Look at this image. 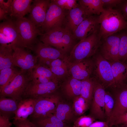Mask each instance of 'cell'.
<instances>
[{"label": "cell", "instance_id": "f6af8a7d", "mask_svg": "<svg viewBox=\"0 0 127 127\" xmlns=\"http://www.w3.org/2000/svg\"><path fill=\"white\" fill-rule=\"evenodd\" d=\"M109 127L106 122L100 121L94 122L89 127Z\"/></svg>", "mask_w": 127, "mask_h": 127}, {"label": "cell", "instance_id": "4fadbf2b", "mask_svg": "<svg viewBox=\"0 0 127 127\" xmlns=\"http://www.w3.org/2000/svg\"><path fill=\"white\" fill-rule=\"evenodd\" d=\"M100 27L99 16L93 15L84 20L73 33L75 39L82 40L99 32Z\"/></svg>", "mask_w": 127, "mask_h": 127}, {"label": "cell", "instance_id": "9a60e30c", "mask_svg": "<svg viewBox=\"0 0 127 127\" xmlns=\"http://www.w3.org/2000/svg\"><path fill=\"white\" fill-rule=\"evenodd\" d=\"M50 2L49 0H35L32 4L28 18L41 31Z\"/></svg>", "mask_w": 127, "mask_h": 127}, {"label": "cell", "instance_id": "ee69618b", "mask_svg": "<svg viewBox=\"0 0 127 127\" xmlns=\"http://www.w3.org/2000/svg\"><path fill=\"white\" fill-rule=\"evenodd\" d=\"M119 10L121 12L125 19L127 20V0L124 1L119 5Z\"/></svg>", "mask_w": 127, "mask_h": 127}, {"label": "cell", "instance_id": "d590c367", "mask_svg": "<svg viewBox=\"0 0 127 127\" xmlns=\"http://www.w3.org/2000/svg\"><path fill=\"white\" fill-rule=\"evenodd\" d=\"M95 120L91 116H82L75 119L72 127H89Z\"/></svg>", "mask_w": 127, "mask_h": 127}, {"label": "cell", "instance_id": "60d3db41", "mask_svg": "<svg viewBox=\"0 0 127 127\" xmlns=\"http://www.w3.org/2000/svg\"><path fill=\"white\" fill-rule=\"evenodd\" d=\"M103 7L106 8H112L119 5L124 0H102Z\"/></svg>", "mask_w": 127, "mask_h": 127}, {"label": "cell", "instance_id": "277c9868", "mask_svg": "<svg viewBox=\"0 0 127 127\" xmlns=\"http://www.w3.org/2000/svg\"><path fill=\"white\" fill-rule=\"evenodd\" d=\"M22 71L0 91V97L11 98L18 101L24 97L26 88L31 80L28 72Z\"/></svg>", "mask_w": 127, "mask_h": 127}, {"label": "cell", "instance_id": "4316f807", "mask_svg": "<svg viewBox=\"0 0 127 127\" xmlns=\"http://www.w3.org/2000/svg\"><path fill=\"white\" fill-rule=\"evenodd\" d=\"M0 114L8 118L15 115L19 101L11 98L0 97Z\"/></svg>", "mask_w": 127, "mask_h": 127}, {"label": "cell", "instance_id": "603a6c76", "mask_svg": "<svg viewBox=\"0 0 127 127\" xmlns=\"http://www.w3.org/2000/svg\"><path fill=\"white\" fill-rule=\"evenodd\" d=\"M81 81L70 76L68 77L62 84V91L67 97L74 99L80 95Z\"/></svg>", "mask_w": 127, "mask_h": 127}, {"label": "cell", "instance_id": "bcb514c9", "mask_svg": "<svg viewBox=\"0 0 127 127\" xmlns=\"http://www.w3.org/2000/svg\"><path fill=\"white\" fill-rule=\"evenodd\" d=\"M9 16L7 13L4 10L0 8V21L4 20V21L8 20Z\"/></svg>", "mask_w": 127, "mask_h": 127}, {"label": "cell", "instance_id": "681fc988", "mask_svg": "<svg viewBox=\"0 0 127 127\" xmlns=\"http://www.w3.org/2000/svg\"><path fill=\"white\" fill-rule=\"evenodd\" d=\"M70 127V126H69V127Z\"/></svg>", "mask_w": 127, "mask_h": 127}, {"label": "cell", "instance_id": "ac0fdd59", "mask_svg": "<svg viewBox=\"0 0 127 127\" xmlns=\"http://www.w3.org/2000/svg\"><path fill=\"white\" fill-rule=\"evenodd\" d=\"M118 88L114 106L106 122L108 123L118 116L127 112V82Z\"/></svg>", "mask_w": 127, "mask_h": 127}, {"label": "cell", "instance_id": "5bb4252c", "mask_svg": "<svg viewBox=\"0 0 127 127\" xmlns=\"http://www.w3.org/2000/svg\"><path fill=\"white\" fill-rule=\"evenodd\" d=\"M58 86V80L45 83H37L31 80L25 90L24 97L36 99L38 97L55 92Z\"/></svg>", "mask_w": 127, "mask_h": 127}, {"label": "cell", "instance_id": "7dc6e473", "mask_svg": "<svg viewBox=\"0 0 127 127\" xmlns=\"http://www.w3.org/2000/svg\"><path fill=\"white\" fill-rule=\"evenodd\" d=\"M119 127H127V125L122 124L119 125Z\"/></svg>", "mask_w": 127, "mask_h": 127}, {"label": "cell", "instance_id": "30bf717a", "mask_svg": "<svg viewBox=\"0 0 127 127\" xmlns=\"http://www.w3.org/2000/svg\"><path fill=\"white\" fill-rule=\"evenodd\" d=\"M105 91L103 86L95 79L94 91L90 113L95 119L105 121L104 101Z\"/></svg>", "mask_w": 127, "mask_h": 127}, {"label": "cell", "instance_id": "d6986e66", "mask_svg": "<svg viewBox=\"0 0 127 127\" xmlns=\"http://www.w3.org/2000/svg\"><path fill=\"white\" fill-rule=\"evenodd\" d=\"M89 16L79 4L77 7L67 12L64 27L73 33L80 24Z\"/></svg>", "mask_w": 127, "mask_h": 127}, {"label": "cell", "instance_id": "44dd1931", "mask_svg": "<svg viewBox=\"0 0 127 127\" xmlns=\"http://www.w3.org/2000/svg\"><path fill=\"white\" fill-rule=\"evenodd\" d=\"M110 63L115 86L119 87L127 82V63L119 61Z\"/></svg>", "mask_w": 127, "mask_h": 127}, {"label": "cell", "instance_id": "5b68a950", "mask_svg": "<svg viewBox=\"0 0 127 127\" xmlns=\"http://www.w3.org/2000/svg\"><path fill=\"white\" fill-rule=\"evenodd\" d=\"M13 20L25 48L30 49L38 41V36L43 33L28 18L23 17Z\"/></svg>", "mask_w": 127, "mask_h": 127}, {"label": "cell", "instance_id": "f1b7e54d", "mask_svg": "<svg viewBox=\"0 0 127 127\" xmlns=\"http://www.w3.org/2000/svg\"><path fill=\"white\" fill-rule=\"evenodd\" d=\"M13 50L8 46H0V70L14 67L13 58Z\"/></svg>", "mask_w": 127, "mask_h": 127}, {"label": "cell", "instance_id": "f907efd6", "mask_svg": "<svg viewBox=\"0 0 127 127\" xmlns=\"http://www.w3.org/2000/svg\"></svg>", "mask_w": 127, "mask_h": 127}, {"label": "cell", "instance_id": "83f0119b", "mask_svg": "<svg viewBox=\"0 0 127 127\" xmlns=\"http://www.w3.org/2000/svg\"><path fill=\"white\" fill-rule=\"evenodd\" d=\"M67 57L64 59L55 60L50 63L48 65L52 71L59 79L69 75Z\"/></svg>", "mask_w": 127, "mask_h": 127}, {"label": "cell", "instance_id": "e575fe53", "mask_svg": "<svg viewBox=\"0 0 127 127\" xmlns=\"http://www.w3.org/2000/svg\"><path fill=\"white\" fill-rule=\"evenodd\" d=\"M59 7L65 10L69 11L77 7L79 4L76 0H52Z\"/></svg>", "mask_w": 127, "mask_h": 127}, {"label": "cell", "instance_id": "1f68e13d", "mask_svg": "<svg viewBox=\"0 0 127 127\" xmlns=\"http://www.w3.org/2000/svg\"><path fill=\"white\" fill-rule=\"evenodd\" d=\"M28 72L43 76L53 81L58 80L59 79L49 67L38 64H37L33 68Z\"/></svg>", "mask_w": 127, "mask_h": 127}, {"label": "cell", "instance_id": "ba28073f", "mask_svg": "<svg viewBox=\"0 0 127 127\" xmlns=\"http://www.w3.org/2000/svg\"><path fill=\"white\" fill-rule=\"evenodd\" d=\"M68 11L61 8L51 0L45 21L41 29L42 33L51 30L64 27Z\"/></svg>", "mask_w": 127, "mask_h": 127}, {"label": "cell", "instance_id": "9c48e42d", "mask_svg": "<svg viewBox=\"0 0 127 127\" xmlns=\"http://www.w3.org/2000/svg\"><path fill=\"white\" fill-rule=\"evenodd\" d=\"M35 110L31 119L54 113L60 102V96L55 92L40 96L36 99Z\"/></svg>", "mask_w": 127, "mask_h": 127}, {"label": "cell", "instance_id": "484cf974", "mask_svg": "<svg viewBox=\"0 0 127 127\" xmlns=\"http://www.w3.org/2000/svg\"><path fill=\"white\" fill-rule=\"evenodd\" d=\"M54 114L58 119L67 124L74 123L75 120L72 108L67 103L60 101Z\"/></svg>", "mask_w": 127, "mask_h": 127}, {"label": "cell", "instance_id": "f546056e", "mask_svg": "<svg viewBox=\"0 0 127 127\" xmlns=\"http://www.w3.org/2000/svg\"><path fill=\"white\" fill-rule=\"evenodd\" d=\"M22 71L14 67L4 68L0 70V91L10 83Z\"/></svg>", "mask_w": 127, "mask_h": 127}, {"label": "cell", "instance_id": "b9f144b4", "mask_svg": "<svg viewBox=\"0 0 127 127\" xmlns=\"http://www.w3.org/2000/svg\"><path fill=\"white\" fill-rule=\"evenodd\" d=\"M12 0H0V8L5 11L10 16Z\"/></svg>", "mask_w": 127, "mask_h": 127}, {"label": "cell", "instance_id": "f35d334b", "mask_svg": "<svg viewBox=\"0 0 127 127\" xmlns=\"http://www.w3.org/2000/svg\"><path fill=\"white\" fill-rule=\"evenodd\" d=\"M28 72L31 80L35 83H45L54 81L49 78L40 75L30 72Z\"/></svg>", "mask_w": 127, "mask_h": 127}, {"label": "cell", "instance_id": "cb8c5ba5", "mask_svg": "<svg viewBox=\"0 0 127 127\" xmlns=\"http://www.w3.org/2000/svg\"><path fill=\"white\" fill-rule=\"evenodd\" d=\"M38 127H68L67 124L58 119L54 113L34 119L31 121Z\"/></svg>", "mask_w": 127, "mask_h": 127}, {"label": "cell", "instance_id": "7402d4cb", "mask_svg": "<svg viewBox=\"0 0 127 127\" xmlns=\"http://www.w3.org/2000/svg\"><path fill=\"white\" fill-rule=\"evenodd\" d=\"M32 0H13L11 4V13L12 18L17 19L24 17L30 13L31 7Z\"/></svg>", "mask_w": 127, "mask_h": 127}, {"label": "cell", "instance_id": "e0dca14e", "mask_svg": "<svg viewBox=\"0 0 127 127\" xmlns=\"http://www.w3.org/2000/svg\"><path fill=\"white\" fill-rule=\"evenodd\" d=\"M103 39L101 49L102 55L107 60L119 61L120 34H113Z\"/></svg>", "mask_w": 127, "mask_h": 127}, {"label": "cell", "instance_id": "8992f818", "mask_svg": "<svg viewBox=\"0 0 127 127\" xmlns=\"http://www.w3.org/2000/svg\"><path fill=\"white\" fill-rule=\"evenodd\" d=\"M0 46L12 49L16 47L25 48L22 38L11 18L0 23Z\"/></svg>", "mask_w": 127, "mask_h": 127}, {"label": "cell", "instance_id": "3957f363", "mask_svg": "<svg viewBox=\"0 0 127 127\" xmlns=\"http://www.w3.org/2000/svg\"><path fill=\"white\" fill-rule=\"evenodd\" d=\"M98 33L93 34L76 44L67 57V63L78 62L94 55L101 43Z\"/></svg>", "mask_w": 127, "mask_h": 127}, {"label": "cell", "instance_id": "4dcf8cb0", "mask_svg": "<svg viewBox=\"0 0 127 127\" xmlns=\"http://www.w3.org/2000/svg\"><path fill=\"white\" fill-rule=\"evenodd\" d=\"M95 79L89 78L81 81L80 96L89 104L92 100L94 91Z\"/></svg>", "mask_w": 127, "mask_h": 127}, {"label": "cell", "instance_id": "2e32d148", "mask_svg": "<svg viewBox=\"0 0 127 127\" xmlns=\"http://www.w3.org/2000/svg\"><path fill=\"white\" fill-rule=\"evenodd\" d=\"M67 63L69 74L81 81L90 78L94 69V64L88 59L77 63Z\"/></svg>", "mask_w": 127, "mask_h": 127}, {"label": "cell", "instance_id": "d6a6232c", "mask_svg": "<svg viewBox=\"0 0 127 127\" xmlns=\"http://www.w3.org/2000/svg\"><path fill=\"white\" fill-rule=\"evenodd\" d=\"M119 46V61L127 63V32L120 34Z\"/></svg>", "mask_w": 127, "mask_h": 127}, {"label": "cell", "instance_id": "7a4b0ae2", "mask_svg": "<svg viewBox=\"0 0 127 127\" xmlns=\"http://www.w3.org/2000/svg\"><path fill=\"white\" fill-rule=\"evenodd\" d=\"M40 40L67 55L76 44V40L72 33L64 27L51 30L43 33L40 36Z\"/></svg>", "mask_w": 127, "mask_h": 127}, {"label": "cell", "instance_id": "ab89813d", "mask_svg": "<svg viewBox=\"0 0 127 127\" xmlns=\"http://www.w3.org/2000/svg\"><path fill=\"white\" fill-rule=\"evenodd\" d=\"M15 127H38L28 119L24 120H13Z\"/></svg>", "mask_w": 127, "mask_h": 127}, {"label": "cell", "instance_id": "ffe728a7", "mask_svg": "<svg viewBox=\"0 0 127 127\" xmlns=\"http://www.w3.org/2000/svg\"><path fill=\"white\" fill-rule=\"evenodd\" d=\"M36 99L24 97L18 102L17 110L13 120H24L28 119L34 112Z\"/></svg>", "mask_w": 127, "mask_h": 127}, {"label": "cell", "instance_id": "6da1fadb", "mask_svg": "<svg viewBox=\"0 0 127 127\" xmlns=\"http://www.w3.org/2000/svg\"><path fill=\"white\" fill-rule=\"evenodd\" d=\"M99 17L98 34L101 39L127 29V22L119 10L104 8Z\"/></svg>", "mask_w": 127, "mask_h": 127}, {"label": "cell", "instance_id": "74e56055", "mask_svg": "<svg viewBox=\"0 0 127 127\" xmlns=\"http://www.w3.org/2000/svg\"><path fill=\"white\" fill-rule=\"evenodd\" d=\"M107 123L109 127L127 125V112L118 116Z\"/></svg>", "mask_w": 127, "mask_h": 127}, {"label": "cell", "instance_id": "8fae6325", "mask_svg": "<svg viewBox=\"0 0 127 127\" xmlns=\"http://www.w3.org/2000/svg\"><path fill=\"white\" fill-rule=\"evenodd\" d=\"M13 58L15 66L21 69L25 72H28L37 64V57L25 50L24 48L16 47L13 48Z\"/></svg>", "mask_w": 127, "mask_h": 127}, {"label": "cell", "instance_id": "c3c4849f", "mask_svg": "<svg viewBox=\"0 0 127 127\" xmlns=\"http://www.w3.org/2000/svg\"><path fill=\"white\" fill-rule=\"evenodd\" d=\"M114 127L113 126H111V127Z\"/></svg>", "mask_w": 127, "mask_h": 127}, {"label": "cell", "instance_id": "d4e9b609", "mask_svg": "<svg viewBox=\"0 0 127 127\" xmlns=\"http://www.w3.org/2000/svg\"><path fill=\"white\" fill-rule=\"evenodd\" d=\"M78 1L89 16H99L104 9L102 0H79Z\"/></svg>", "mask_w": 127, "mask_h": 127}, {"label": "cell", "instance_id": "7bdbcfd3", "mask_svg": "<svg viewBox=\"0 0 127 127\" xmlns=\"http://www.w3.org/2000/svg\"><path fill=\"white\" fill-rule=\"evenodd\" d=\"M8 117L0 114V127H11L12 123Z\"/></svg>", "mask_w": 127, "mask_h": 127}, {"label": "cell", "instance_id": "7c38bea8", "mask_svg": "<svg viewBox=\"0 0 127 127\" xmlns=\"http://www.w3.org/2000/svg\"><path fill=\"white\" fill-rule=\"evenodd\" d=\"M94 64L95 74L103 84L107 86L115 85L110 62L102 55L96 57Z\"/></svg>", "mask_w": 127, "mask_h": 127}, {"label": "cell", "instance_id": "836d02e7", "mask_svg": "<svg viewBox=\"0 0 127 127\" xmlns=\"http://www.w3.org/2000/svg\"><path fill=\"white\" fill-rule=\"evenodd\" d=\"M89 104L80 95L74 99L72 109L74 113L77 115L83 114L87 109Z\"/></svg>", "mask_w": 127, "mask_h": 127}, {"label": "cell", "instance_id": "8d00e7d4", "mask_svg": "<svg viewBox=\"0 0 127 127\" xmlns=\"http://www.w3.org/2000/svg\"><path fill=\"white\" fill-rule=\"evenodd\" d=\"M114 103L115 100L113 97L110 95L105 92L104 101V111L106 116L107 117V119L111 115L114 106Z\"/></svg>", "mask_w": 127, "mask_h": 127}, {"label": "cell", "instance_id": "52a82bcc", "mask_svg": "<svg viewBox=\"0 0 127 127\" xmlns=\"http://www.w3.org/2000/svg\"><path fill=\"white\" fill-rule=\"evenodd\" d=\"M37 57L38 64L48 67L50 63L58 59H64L68 56L60 50L38 41L31 48Z\"/></svg>", "mask_w": 127, "mask_h": 127}]
</instances>
